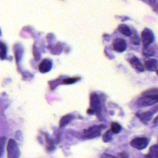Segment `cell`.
I'll return each instance as SVG.
<instances>
[{"instance_id":"1","label":"cell","mask_w":158,"mask_h":158,"mask_svg":"<svg viewBox=\"0 0 158 158\" xmlns=\"http://www.w3.org/2000/svg\"><path fill=\"white\" fill-rule=\"evenodd\" d=\"M7 158H19L20 154L19 149L14 139H10L9 140L7 146Z\"/></svg>"},{"instance_id":"2","label":"cell","mask_w":158,"mask_h":158,"mask_svg":"<svg viewBox=\"0 0 158 158\" xmlns=\"http://www.w3.org/2000/svg\"><path fill=\"white\" fill-rule=\"evenodd\" d=\"M103 125H95L83 130V135L87 138H93L98 136L101 134V130L104 128Z\"/></svg>"},{"instance_id":"3","label":"cell","mask_w":158,"mask_h":158,"mask_svg":"<svg viewBox=\"0 0 158 158\" xmlns=\"http://www.w3.org/2000/svg\"><path fill=\"white\" fill-rule=\"evenodd\" d=\"M141 41L144 48L149 46L154 40V36L152 31L148 28H145L141 32Z\"/></svg>"},{"instance_id":"4","label":"cell","mask_w":158,"mask_h":158,"mask_svg":"<svg viewBox=\"0 0 158 158\" xmlns=\"http://www.w3.org/2000/svg\"><path fill=\"white\" fill-rule=\"evenodd\" d=\"M149 143L148 139L144 137H138L133 139L130 142V145L139 150L146 148Z\"/></svg>"},{"instance_id":"5","label":"cell","mask_w":158,"mask_h":158,"mask_svg":"<svg viewBox=\"0 0 158 158\" xmlns=\"http://www.w3.org/2000/svg\"><path fill=\"white\" fill-rule=\"evenodd\" d=\"M112 46L114 50L119 52H123L127 48V43L125 40L121 38L115 39L113 41Z\"/></svg>"},{"instance_id":"6","label":"cell","mask_w":158,"mask_h":158,"mask_svg":"<svg viewBox=\"0 0 158 158\" xmlns=\"http://www.w3.org/2000/svg\"><path fill=\"white\" fill-rule=\"evenodd\" d=\"M157 101L151 96L148 95H144L138 100V104L140 106H147L152 105Z\"/></svg>"},{"instance_id":"7","label":"cell","mask_w":158,"mask_h":158,"mask_svg":"<svg viewBox=\"0 0 158 158\" xmlns=\"http://www.w3.org/2000/svg\"><path fill=\"white\" fill-rule=\"evenodd\" d=\"M90 106L94 112L100 109V102L98 96L96 93H92L90 96Z\"/></svg>"},{"instance_id":"8","label":"cell","mask_w":158,"mask_h":158,"mask_svg":"<svg viewBox=\"0 0 158 158\" xmlns=\"http://www.w3.org/2000/svg\"><path fill=\"white\" fill-rule=\"evenodd\" d=\"M52 68V62L51 60L46 59L42 60L39 65V70L41 73H46Z\"/></svg>"},{"instance_id":"9","label":"cell","mask_w":158,"mask_h":158,"mask_svg":"<svg viewBox=\"0 0 158 158\" xmlns=\"http://www.w3.org/2000/svg\"><path fill=\"white\" fill-rule=\"evenodd\" d=\"M145 67L148 70L156 71L158 67V61L155 59H151L146 61Z\"/></svg>"},{"instance_id":"10","label":"cell","mask_w":158,"mask_h":158,"mask_svg":"<svg viewBox=\"0 0 158 158\" xmlns=\"http://www.w3.org/2000/svg\"><path fill=\"white\" fill-rule=\"evenodd\" d=\"M130 63L132 67L137 70L139 72H143L144 70L143 65L136 57H132L130 60Z\"/></svg>"},{"instance_id":"11","label":"cell","mask_w":158,"mask_h":158,"mask_svg":"<svg viewBox=\"0 0 158 158\" xmlns=\"http://www.w3.org/2000/svg\"><path fill=\"white\" fill-rule=\"evenodd\" d=\"M152 115V113L151 112H146L136 114L137 117L139 118V120L144 123H148V122L151 120Z\"/></svg>"},{"instance_id":"12","label":"cell","mask_w":158,"mask_h":158,"mask_svg":"<svg viewBox=\"0 0 158 158\" xmlns=\"http://www.w3.org/2000/svg\"><path fill=\"white\" fill-rule=\"evenodd\" d=\"M118 30L119 31L120 33H121L126 36H130L131 35V31L130 28L127 25L122 24L119 25V27H118Z\"/></svg>"},{"instance_id":"13","label":"cell","mask_w":158,"mask_h":158,"mask_svg":"<svg viewBox=\"0 0 158 158\" xmlns=\"http://www.w3.org/2000/svg\"><path fill=\"white\" fill-rule=\"evenodd\" d=\"M73 118V116L71 114L66 115L61 118L60 120V127H65L67 123H69Z\"/></svg>"},{"instance_id":"14","label":"cell","mask_w":158,"mask_h":158,"mask_svg":"<svg viewBox=\"0 0 158 158\" xmlns=\"http://www.w3.org/2000/svg\"><path fill=\"white\" fill-rule=\"evenodd\" d=\"M149 154L153 158H158V144L153 145L150 148Z\"/></svg>"},{"instance_id":"15","label":"cell","mask_w":158,"mask_h":158,"mask_svg":"<svg viewBox=\"0 0 158 158\" xmlns=\"http://www.w3.org/2000/svg\"><path fill=\"white\" fill-rule=\"evenodd\" d=\"M110 130L114 133L117 134L120 132L122 130L121 126L117 122H112L110 124Z\"/></svg>"},{"instance_id":"16","label":"cell","mask_w":158,"mask_h":158,"mask_svg":"<svg viewBox=\"0 0 158 158\" xmlns=\"http://www.w3.org/2000/svg\"><path fill=\"white\" fill-rule=\"evenodd\" d=\"M114 133L112 131V130H108L103 135V141L104 142H109L112 138V134Z\"/></svg>"},{"instance_id":"17","label":"cell","mask_w":158,"mask_h":158,"mask_svg":"<svg viewBox=\"0 0 158 158\" xmlns=\"http://www.w3.org/2000/svg\"><path fill=\"white\" fill-rule=\"evenodd\" d=\"M154 52H154V49L152 48H149L148 46L144 48V49L143 51V54L146 56H152L154 54Z\"/></svg>"},{"instance_id":"18","label":"cell","mask_w":158,"mask_h":158,"mask_svg":"<svg viewBox=\"0 0 158 158\" xmlns=\"http://www.w3.org/2000/svg\"><path fill=\"white\" fill-rule=\"evenodd\" d=\"M130 41L131 43L135 44V45H139L140 43V40L139 36L136 34L131 35L130 38Z\"/></svg>"},{"instance_id":"19","label":"cell","mask_w":158,"mask_h":158,"mask_svg":"<svg viewBox=\"0 0 158 158\" xmlns=\"http://www.w3.org/2000/svg\"><path fill=\"white\" fill-rule=\"evenodd\" d=\"M7 49L6 46L3 43H1V59H4L6 57Z\"/></svg>"},{"instance_id":"20","label":"cell","mask_w":158,"mask_h":158,"mask_svg":"<svg viewBox=\"0 0 158 158\" xmlns=\"http://www.w3.org/2000/svg\"><path fill=\"white\" fill-rule=\"evenodd\" d=\"M78 78H67L64 80V83L65 84H72L75 82H76L77 80H78Z\"/></svg>"},{"instance_id":"21","label":"cell","mask_w":158,"mask_h":158,"mask_svg":"<svg viewBox=\"0 0 158 158\" xmlns=\"http://www.w3.org/2000/svg\"><path fill=\"white\" fill-rule=\"evenodd\" d=\"M5 140H6V138L5 137H2L1 138V155L2 156V151H3V149H2V148H3V146L5 143Z\"/></svg>"},{"instance_id":"22","label":"cell","mask_w":158,"mask_h":158,"mask_svg":"<svg viewBox=\"0 0 158 158\" xmlns=\"http://www.w3.org/2000/svg\"><path fill=\"white\" fill-rule=\"evenodd\" d=\"M120 158H127L128 157V154L125 152H122L118 154Z\"/></svg>"},{"instance_id":"23","label":"cell","mask_w":158,"mask_h":158,"mask_svg":"<svg viewBox=\"0 0 158 158\" xmlns=\"http://www.w3.org/2000/svg\"><path fill=\"white\" fill-rule=\"evenodd\" d=\"M156 1H157V0H149V2L150 4H154V3L156 2Z\"/></svg>"},{"instance_id":"24","label":"cell","mask_w":158,"mask_h":158,"mask_svg":"<svg viewBox=\"0 0 158 158\" xmlns=\"http://www.w3.org/2000/svg\"><path fill=\"white\" fill-rule=\"evenodd\" d=\"M144 158H153V157H151V156L149 154H148V155L145 156Z\"/></svg>"},{"instance_id":"25","label":"cell","mask_w":158,"mask_h":158,"mask_svg":"<svg viewBox=\"0 0 158 158\" xmlns=\"http://www.w3.org/2000/svg\"><path fill=\"white\" fill-rule=\"evenodd\" d=\"M154 122H155V123H157V122H158V116L155 118V120H154Z\"/></svg>"},{"instance_id":"26","label":"cell","mask_w":158,"mask_h":158,"mask_svg":"<svg viewBox=\"0 0 158 158\" xmlns=\"http://www.w3.org/2000/svg\"><path fill=\"white\" fill-rule=\"evenodd\" d=\"M109 158H118V157H113V156H109Z\"/></svg>"},{"instance_id":"27","label":"cell","mask_w":158,"mask_h":158,"mask_svg":"<svg viewBox=\"0 0 158 158\" xmlns=\"http://www.w3.org/2000/svg\"><path fill=\"white\" fill-rule=\"evenodd\" d=\"M156 73H157V75H158V69H157V70H156Z\"/></svg>"},{"instance_id":"28","label":"cell","mask_w":158,"mask_h":158,"mask_svg":"<svg viewBox=\"0 0 158 158\" xmlns=\"http://www.w3.org/2000/svg\"><path fill=\"white\" fill-rule=\"evenodd\" d=\"M157 8H158V4H157Z\"/></svg>"}]
</instances>
